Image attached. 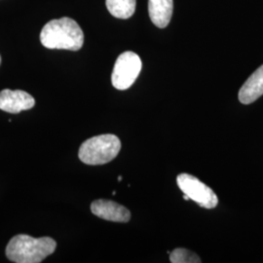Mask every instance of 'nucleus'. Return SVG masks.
<instances>
[{
    "mask_svg": "<svg viewBox=\"0 0 263 263\" xmlns=\"http://www.w3.org/2000/svg\"><path fill=\"white\" fill-rule=\"evenodd\" d=\"M35 100L31 95L22 90L5 89L0 92V109L9 113H20L31 109Z\"/></svg>",
    "mask_w": 263,
    "mask_h": 263,
    "instance_id": "nucleus-6",
    "label": "nucleus"
},
{
    "mask_svg": "<svg viewBox=\"0 0 263 263\" xmlns=\"http://www.w3.org/2000/svg\"><path fill=\"white\" fill-rule=\"evenodd\" d=\"M173 0H148V13L151 22L159 28H166L172 19Z\"/></svg>",
    "mask_w": 263,
    "mask_h": 263,
    "instance_id": "nucleus-9",
    "label": "nucleus"
},
{
    "mask_svg": "<svg viewBox=\"0 0 263 263\" xmlns=\"http://www.w3.org/2000/svg\"><path fill=\"white\" fill-rule=\"evenodd\" d=\"M121 179H122V177H119V178H118V180H119V181H121Z\"/></svg>",
    "mask_w": 263,
    "mask_h": 263,
    "instance_id": "nucleus-13",
    "label": "nucleus"
},
{
    "mask_svg": "<svg viewBox=\"0 0 263 263\" xmlns=\"http://www.w3.org/2000/svg\"><path fill=\"white\" fill-rule=\"evenodd\" d=\"M0 63H1V57H0Z\"/></svg>",
    "mask_w": 263,
    "mask_h": 263,
    "instance_id": "nucleus-14",
    "label": "nucleus"
},
{
    "mask_svg": "<svg viewBox=\"0 0 263 263\" xmlns=\"http://www.w3.org/2000/svg\"><path fill=\"white\" fill-rule=\"evenodd\" d=\"M183 199H184V200H186V201H187V200H189V199H190V198L188 197L187 195H185V194H184V196H183Z\"/></svg>",
    "mask_w": 263,
    "mask_h": 263,
    "instance_id": "nucleus-12",
    "label": "nucleus"
},
{
    "mask_svg": "<svg viewBox=\"0 0 263 263\" xmlns=\"http://www.w3.org/2000/svg\"><path fill=\"white\" fill-rule=\"evenodd\" d=\"M179 189L200 207L214 209L218 204V198L211 187L189 174H180L177 178Z\"/></svg>",
    "mask_w": 263,
    "mask_h": 263,
    "instance_id": "nucleus-5",
    "label": "nucleus"
},
{
    "mask_svg": "<svg viewBox=\"0 0 263 263\" xmlns=\"http://www.w3.org/2000/svg\"><path fill=\"white\" fill-rule=\"evenodd\" d=\"M40 41L48 49L78 51L84 43V33L74 20L64 17L52 20L43 27Z\"/></svg>",
    "mask_w": 263,
    "mask_h": 263,
    "instance_id": "nucleus-1",
    "label": "nucleus"
},
{
    "mask_svg": "<svg viewBox=\"0 0 263 263\" xmlns=\"http://www.w3.org/2000/svg\"><path fill=\"white\" fill-rule=\"evenodd\" d=\"M91 211L95 216L114 222H128L131 218L127 208L110 200H96L91 205Z\"/></svg>",
    "mask_w": 263,
    "mask_h": 263,
    "instance_id": "nucleus-7",
    "label": "nucleus"
},
{
    "mask_svg": "<svg viewBox=\"0 0 263 263\" xmlns=\"http://www.w3.org/2000/svg\"><path fill=\"white\" fill-rule=\"evenodd\" d=\"M263 95V65L248 78L239 91V101L244 104H253Z\"/></svg>",
    "mask_w": 263,
    "mask_h": 263,
    "instance_id": "nucleus-8",
    "label": "nucleus"
},
{
    "mask_svg": "<svg viewBox=\"0 0 263 263\" xmlns=\"http://www.w3.org/2000/svg\"><path fill=\"white\" fill-rule=\"evenodd\" d=\"M120 149L121 142L118 137L105 134L85 141L79 148L78 156L87 165H104L116 158Z\"/></svg>",
    "mask_w": 263,
    "mask_h": 263,
    "instance_id": "nucleus-3",
    "label": "nucleus"
},
{
    "mask_svg": "<svg viewBox=\"0 0 263 263\" xmlns=\"http://www.w3.org/2000/svg\"><path fill=\"white\" fill-rule=\"evenodd\" d=\"M172 263H200L201 259L197 254L186 249H176L170 254Z\"/></svg>",
    "mask_w": 263,
    "mask_h": 263,
    "instance_id": "nucleus-11",
    "label": "nucleus"
},
{
    "mask_svg": "<svg viewBox=\"0 0 263 263\" xmlns=\"http://www.w3.org/2000/svg\"><path fill=\"white\" fill-rule=\"evenodd\" d=\"M142 63L136 53L124 52L117 58L113 67L111 82L117 90H127L135 83L141 73Z\"/></svg>",
    "mask_w": 263,
    "mask_h": 263,
    "instance_id": "nucleus-4",
    "label": "nucleus"
},
{
    "mask_svg": "<svg viewBox=\"0 0 263 263\" xmlns=\"http://www.w3.org/2000/svg\"><path fill=\"white\" fill-rule=\"evenodd\" d=\"M106 8L113 17L129 19L136 11V0H106Z\"/></svg>",
    "mask_w": 263,
    "mask_h": 263,
    "instance_id": "nucleus-10",
    "label": "nucleus"
},
{
    "mask_svg": "<svg viewBox=\"0 0 263 263\" xmlns=\"http://www.w3.org/2000/svg\"><path fill=\"white\" fill-rule=\"evenodd\" d=\"M56 241L50 237L33 238L26 234L14 236L6 247V256L16 263H40L54 254Z\"/></svg>",
    "mask_w": 263,
    "mask_h": 263,
    "instance_id": "nucleus-2",
    "label": "nucleus"
}]
</instances>
